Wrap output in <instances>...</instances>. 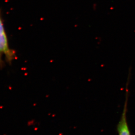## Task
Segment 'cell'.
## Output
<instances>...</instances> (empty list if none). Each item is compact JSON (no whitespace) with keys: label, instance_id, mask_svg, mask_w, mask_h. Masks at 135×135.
I'll list each match as a JSON object with an SVG mask.
<instances>
[{"label":"cell","instance_id":"1","mask_svg":"<svg viewBox=\"0 0 135 135\" xmlns=\"http://www.w3.org/2000/svg\"><path fill=\"white\" fill-rule=\"evenodd\" d=\"M16 57V51L11 48L0 12V68L4 63L11 64Z\"/></svg>","mask_w":135,"mask_h":135},{"label":"cell","instance_id":"2","mask_svg":"<svg viewBox=\"0 0 135 135\" xmlns=\"http://www.w3.org/2000/svg\"><path fill=\"white\" fill-rule=\"evenodd\" d=\"M126 103L121 119L117 126L118 135H131L126 119Z\"/></svg>","mask_w":135,"mask_h":135}]
</instances>
